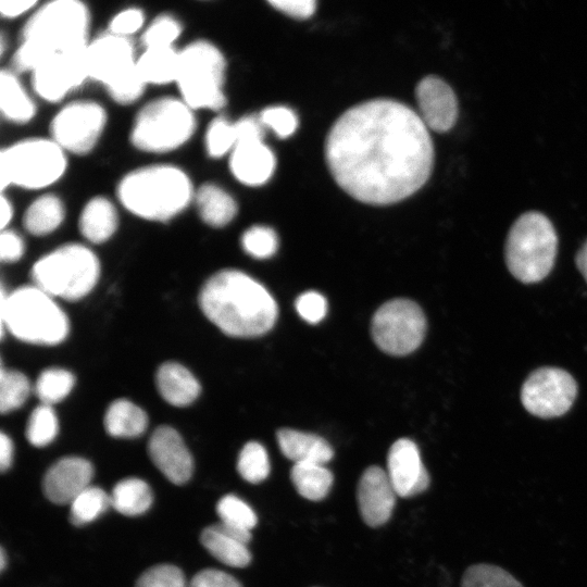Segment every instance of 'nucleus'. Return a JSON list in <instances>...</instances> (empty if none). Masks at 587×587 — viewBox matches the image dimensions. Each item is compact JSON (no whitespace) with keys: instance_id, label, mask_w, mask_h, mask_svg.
<instances>
[{"instance_id":"nucleus-4","label":"nucleus","mask_w":587,"mask_h":587,"mask_svg":"<svg viewBox=\"0 0 587 587\" xmlns=\"http://www.w3.org/2000/svg\"><path fill=\"white\" fill-rule=\"evenodd\" d=\"M196 188L188 173L174 164H150L126 173L116 196L133 215L153 222H167L184 212L195 198Z\"/></svg>"},{"instance_id":"nucleus-14","label":"nucleus","mask_w":587,"mask_h":587,"mask_svg":"<svg viewBox=\"0 0 587 587\" xmlns=\"http://www.w3.org/2000/svg\"><path fill=\"white\" fill-rule=\"evenodd\" d=\"M576 395L575 379L566 371L557 367L534 371L521 389L524 408L544 419L563 415L572 407Z\"/></svg>"},{"instance_id":"nucleus-8","label":"nucleus","mask_w":587,"mask_h":587,"mask_svg":"<svg viewBox=\"0 0 587 587\" xmlns=\"http://www.w3.org/2000/svg\"><path fill=\"white\" fill-rule=\"evenodd\" d=\"M226 60L207 39H197L179 50L176 86L179 98L193 111H220L226 104L224 92Z\"/></svg>"},{"instance_id":"nucleus-27","label":"nucleus","mask_w":587,"mask_h":587,"mask_svg":"<svg viewBox=\"0 0 587 587\" xmlns=\"http://www.w3.org/2000/svg\"><path fill=\"white\" fill-rule=\"evenodd\" d=\"M0 111L2 116L15 124H26L36 115V104L28 95L15 71L0 72Z\"/></svg>"},{"instance_id":"nucleus-51","label":"nucleus","mask_w":587,"mask_h":587,"mask_svg":"<svg viewBox=\"0 0 587 587\" xmlns=\"http://www.w3.org/2000/svg\"><path fill=\"white\" fill-rule=\"evenodd\" d=\"M13 442L11 438L4 434H0V470L5 472L10 469L13 460Z\"/></svg>"},{"instance_id":"nucleus-43","label":"nucleus","mask_w":587,"mask_h":587,"mask_svg":"<svg viewBox=\"0 0 587 587\" xmlns=\"http://www.w3.org/2000/svg\"><path fill=\"white\" fill-rule=\"evenodd\" d=\"M135 587H186V578L179 567L158 564L145 571Z\"/></svg>"},{"instance_id":"nucleus-48","label":"nucleus","mask_w":587,"mask_h":587,"mask_svg":"<svg viewBox=\"0 0 587 587\" xmlns=\"http://www.w3.org/2000/svg\"><path fill=\"white\" fill-rule=\"evenodd\" d=\"M25 251L23 238L12 229L5 228L0 235V259L2 262L18 261Z\"/></svg>"},{"instance_id":"nucleus-21","label":"nucleus","mask_w":587,"mask_h":587,"mask_svg":"<svg viewBox=\"0 0 587 587\" xmlns=\"http://www.w3.org/2000/svg\"><path fill=\"white\" fill-rule=\"evenodd\" d=\"M275 168V157L263 139L240 140L229 154V170L247 186L266 183Z\"/></svg>"},{"instance_id":"nucleus-26","label":"nucleus","mask_w":587,"mask_h":587,"mask_svg":"<svg viewBox=\"0 0 587 587\" xmlns=\"http://www.w3.org/2000/svg\"><path fill=\"white\" fill-rule=\"evenodd\" d=\"M193 202L199 217L211 227H224L237 215L236 200L224 188L214 183H204L196 188Z\"/></svg>"},{"instance_id":"nucleus-28","label":"nucleus","mask_w":587,"mask_h":587,"mask_svg":"<svg viewBox=\"0 0 587 587\" xmlns=\"http://www.w3.org/2000/svg\"><path fill=\"white\" fill-rule=\"evenodd\" d=\"M65 205L55 193L45 192L35 198L23 214L24 228L34 236L51 234L63 223Z\"/></svg>"},{"instance_id":"nucleus-55","label":"nucleus","mask_w":587,"mask_h":587,"mask_svg":"<svg viewBox=\"0 0 587 587\" xmlns=\"http://www.w3.org/2000/svg\"><path fill=\"white\" fill-rule=\"evenodd\" d=\"M4 46H5V41H4L3 35H1V40H0L1 54L4 53Z\"/></svg>"},{"instance_id":"nucleus-49","label":"nucleus","mask_w":587,"mask_h":587,"mask_svg":"<svg viewBox=\"0 0 587 587\" xmlns=\"http://www.w3.org/2000/svg\"><path fill=\"white\" fill-rule=\"evenodd\" d=\"M271 5L280 12L297 18H307L315 11V1L312 0H295V1H268Z\"/></svg>"},{"instance_id":"nucleus-7","label":"nucleus","mask_w":587,"mask_h":587,"mask_svg":"<svg viewBox=\"0 0 587 587\" xmlns=\"http://www.w3.org/2000/svg\"><path fill=\"white\" fill-rule=\"evenodd\" d=\"M558 237L551 221L538 211L520 215L505 241V262L511 274L524 284L544 279L552 270Z\"/></svg>"},{"instance_id":"nucleus-10","label":"nucleus","mask_w":587,"mask_h":587,"mask_svg":"<svg viewBox=\"0 0 587 587\" xmlns=\"http://www.w3.org/2000/svg\"><path fill=\"white\" fill-rule=\"evenodd\" d=\"M197 129L195 111L179 97H160L136 114L129 134L132 145L147 153H167L190 140Z\"/></svg>"},{"instance_id":"nucleus-20","label":"nucleus","mask_w":587,"mask_h":587,"mask_svg":"<svg viewBox=\"0 0 587 587\" xmlns=\"http://www.w3.org/2000/svg\"><path fill=\"white\" fill-rule=\"evenodd\" d=\"M93 476L92 464L80 457H64L53 463L42 479L46 498L55 504L71 503L89 487Z\"/></svg>"},{"instance_id":"nucleus-54","label":"nucleus","mask_w":587,"mask_h":587,"mask_svg":"<svg viewBox=\"0 0 587 587\" xmlns=\"http://www.w3.org/2000/svg\"><path fill=\"white\" fill-rule=\"evenodd\" d=\"M5 552L4 549L1 547L0 549V570L3 571L5 567Z\"/></svg>"},{"instance_id":"nucleus-9","label":"nucleus","mask_w":587,"mask_h":587,"mask_svg":"<svg viewBox=\"0 0 587 587\" xmlns=\"http://www.w3.org/2000/svg\"><path fill=\"white\" fill-rule=\"evenodd\" d=\"M86 62L89 79L103 85L117 104H132L143 95L147 85L137 71V57L129 38L107 32L89 40Z\"/></svg>"},{"instance_id":"nucleus-34","label":"nucleus","mask_w":587,"mask_h":587,"mask_svg":"<svg viewBox=\"0 0 587 587\" xmlns=\"http://www.w3.org/2000/svg\"><path fill=\"white\" fill-rule=\"evenodd\" d=\"M74 385L73 373L61 367H50L38 376L35 392L41 403L52 405L65 399Z\"/></svg>"},{"instance_id":"nucleus-45","label":"nucleus","mask_w":587,"mask_h":587,"mask_svg":"<svg viewBox=\"0 0 587 587\" xmlns=\"http://www.w3.org/2000/svg\"><path fill=\"white\" fill-rule=\"evenodd\" d=\"M145 18V13L140 8H126L110 20L108 32L116 36L129 38L142 28Z\"/></svg>"},{"instance_id":"nucleus-40","label":"nucleus","mask_w":587,"mask_h":587,"mask_svg":"<svg viewBox=\"0 0 587 587\" xmlns=\"http://www.w3.org/2000/svg\"><path fill=\"white\" fill-rule=\"evenodd\" d=\"M461 587H523L510 573L490 564H475L469 567Z\"/></svg>"},{"instance_id":"nucleus-37","label":"nucleus","mask_w":587,"mask_h":587,"mask_svg":"<svg viewBox=\"0 0 587 587\" xmlns=\"http://www.w3.org/2000/svg\"><path fill=\"white\" fill-rule=\"evenodd\" d=\"M237 143L235 122H230L224 115L215 116L207 127L204 147L208 155L218 159L230 154Z\"/></svg>"},{"instance_id":"nucleus-44","label":"nucleus","mask_w":587,"mask_h":587,"mask_svg":"<svg viewBox=\"0 0 587 587\" xmlns=\"http://www.w3.org/2000/svg\"><path fill=\"white\" fill-rule=\"evenodd\" d=\"M259 120L280 138L292 135L298 126L296 114L286 107L266 108L260 113Z\"/></svg>"},{"instance_id":"nucleus-1","label":"nucleus","mask_w":587,"mask_h":587,"mask_svg":"<svg viewBox=\"0 0 587 587\" xmlns=\"http://www.w3.org/2000/svg\"><path fill=\"white\" fill-rule=\"evenodd\" d=\"M327 166L349 196L373 205L399 202L423 187L434 146L419 113L392 99H373L342 113L324 146Z\"/></svg>"},{"instance_id":"nucleus-6","label":"nucleus","mask_w":587,"mask_h":587,"mask_svg":"<svg viewBox=\"0 0 587 587\" xmlns=\"http://www.w3.org/2000/svg\"><path fill=\"white\" fill-rule=\"evenodd\" d=\"M67 153L50 137L17 140L0 151V190L20 187L41 190L60 180L67 168Z\"/></svg>"},{"instance_id":"nucleus-52","label":"nucleus","mask_w":587,"mask_h":587,"mask_svg":"<svg viewBox=\"0 0 587 587\" xmlns=\"http://www.w3.org/2000/svg\"><path fill=\"white\" fill-rule=\"evenodd\" d=\"M0 209H1L0 228L2 230L7 228V226L10 224L14 215V207L11 200L4 195V192H1Z\"/></svg>"},{"instance_id":"nucleus-16","label":"nucleus","mask_w":587,"mask_h":587,"mask_svg":"<svg viewBox=\"0 0 587 587\" xmlns=\"http://www.w3.org/2000/svg\"><path fill=\"white\" fill-rule=\"evenodd\" d=\"M148 453L153 464L173 484L184 485L193 472V459L179 433L161 425L151 434Z\"/></svg>"},{"instance_id":"nucleus-50","label":"nucleus","mask_w":587,"mask_h":587,"mask_svg":"<svg viewBox=\"0 0 587 587\" xmlns=\"http://www.w3.org/2000/svg\"><path fill=\"white\" fill-rule=\"evenodd\" d=\"M39 5L36 0H1L0 14L4 18H15L24 15Z\"/></svg>"},{"instance_id":"nucleus-53","label":"nucleus","mask_w":587,"mask_h":587,"mask_svg":"<svg viewBox=\"0 0 587 587\" xmlns=\"http://www.w3.org/2000/svg\"><path fill=\"white\" fill-rule=\"evenodd\" d=\"M576 265L587 283V240L576 254Z\"/></svg>"},{"instance_id":"nucleus-13","label":"nucleus","mask_w":587,"mask_h":587,"mask_svg":"<svg viewBox=\"0 0 587 587\" xmlns=\"http://www.w3.org/2000/svg\"><path fill=\"white\" fill-rule=\"evenodd\" d=\"M107 122L108 114L101 103L90 99L73 100L52 117L50 138L66 153L86 155L97 146Z\"/></svg>"},{"instance_id":"nucleus-47","label":"nucleus","mask_w":587,"mask_h":587,"mask_svg":"<svg viewBox=\"0 0 587 587\" xmlns=\"http://www.w3.org/2000/svg\"><path fill=\"white\" fill-rule=\"evenodd\" d=\"M189 587H241V585L226 572L205 569L192 577Z\"/></svg>"},{"instance_id":"nucleus-29","label":"nucleus","mask_w":587,"mask_h":587,"mask_svg":"<svg viewBox=\"0 0 587 587\" xmlns=\"http://www.w3.org/2000/svg\"><path fill=\"white\" fill-rule=\"evenodd\" d=\"M136 65L146 85L175 83L179 67V50L174 47L147 48L137 57Z\"/></svg>"},{"instance_id":"nucleus-33","label":"nucleus","mask_w":587,"mask_h":587,"mask_svg":"<svg viewBox=\"0 0 587 587\" xmlns=\"http://www.w3.org/2000/svg\"><path fill=\"white\" fill-rule=\"evenodd\" d=\"M70 521L83 526L97 520L111 505L110 495L98 486L84 489L71 503Z\"/></svg>"},{"instance_id":"nucleus-36","label":"nucleus","mask_w":587,"mask_h":587,"mask_svg":"<svg viewBox=\"0 0 587 587\" xmlns=\"http://www.w3.org/2000/svg\"><path fill=\"white\" fill-rule=\"evenodd\" d=\"M59 432L58 416L52 405L40 403L29 415L26 438L35 447L51 444Z\"/></svg>"},{"instance_id":"nucleus-23","label":"nucleus","mask_w":587,"mask_h":587,"mask_svg":"<svg viewBox=\"0 0 587 587\" xmlns=\"http://www.w3.org/2000/svg\"><path fill=\"white\" fill-rule=\"evenodd\" d=\"M118 227V214L113 202L104 196L90 198L78 217L82 236L91 243L108 241Z\"/></svg>"},{"instance_id":"nucleus-2","label":"nucleus","mask_w":587,"mask_h":587,"mask_svg":"<svg viewBox=\"0 0 587 587\" xmlns=\"http://www.w3.org/2000/svg\"><path fill=\"white\" fill-rule=\"evenodd\" d=\"M199 305L223 333L255 337L267 333L277 319V304L260 283L237 270L212 275L199 294Z\"/></svg>"},{"instance_id":"nucleus-3","label":"nucleus","mask_w":587,"mask_h":587,"mask_svg":"<svg viewBox=\"0 0 587 587\" xmlns=\"http://www.w3.org/2000/svg\"><path fill=\"white\" fill-rule=\"evenodd\" d=\"M91 15L79 0H52L38 5L22 29L12 55L13 70L32 73L55 53L87 46Z\"/></svg>"},{"instance_id":"nucleus-5","label":"nucleus","mask_w":587,"mask_h":587,"mask_svg":"<svg viewBox=\"0 0 587 587\" xmlns=\"http://www.w3.org/2000/svg\"><path fill=\"white\" fill-rule=\"evenodd\" d=\"M1 337L5 328L17 339L43 346L62 342L68 335V319L49 294L23 286L0 292Z\"/></svg>"},{"instance_id":"nucleus-38","label":"nucleus","mask_w":587,"mask_h":587,"mask_svg":"<svg viewBox=\"0 0 587 587\" xmlns=\"http://www.w3.org/2000/svg\"><path fill=\"white\" fill-rule=\"evenodd\" d=\"M237 471L251 484H259L268 476L270 460L262 444L249 441L242 447L237 460Z\"/></svg>"},{"instance_id":"nucleus-32","label":"nucleus","mask_w":587,"mask_h":587,"mask_svg":"<svg viewBox=\"0 0 587 587\" xmlns=\"http://www.w3.org/2000/svg\"><path fill=\"white\" fill-rule=\"evenodd\" d=\"M290 479L301 497L320 501L328 495L334 477L324 464L298 463L291 467Z\"/></svg>"},{"instance_id":"nucleus-42","label":"nucleus","mask_w":587,"mask_h":587,"mask_svg":"<svg viewBox=\"0 0 587 587\" xmlns=\"http://www.w3.org/2000/svg\"><path fill=\"white\" fill-rule=\"evenodd\" d=\"M241 245L243 250L251 257L267 259L276 252L278 238L271 227L255 225L242 234Z\"/></svg>"},{"instance_id":"nucleus-39","label":"nucleus","mask_w":587,"mask_h":587,"mask_svg":"<svg viewBox=\"0 0 587 587\" xmlns=\"http://www.w3.org/2000/svg\"><path fill=\"white\" fill-rule=\"evenodd\" d=\"M183 32L182 23L168 13H163L146 27L141 35V43L147 48L174 47Z\"/></svg>"},{"instance_id":"nucleus-15","label":"nucleus","mask_w":587,"mask_h":587,"mask_svg":"<svg viewBox=\"0 0 587 587\" xmlns=\"http://www.w3.org/2000/svg\"><path fill=\"white\" fill-rule=\"evenodd\" d=\"M86 48L65 50L47 59L32 73V87L47 102L62 101L89 79Z\"/></svg>"},{"instance_id":"nucleus-30","label":"nucleus","mask_w":587,"mask_h":587,"mask_svg":"<svg viewBox=\"0 0 587 587\" xmlns=\"http://www.w3.org/2000/svg\"><path fill=\"white\" fill-rule=\"evenodd\" d=\"M107 433L116 438H136L141 436L148 426L146 412L127 399L113 401L103 419Z\"/></svg>"},{"instance_id":"nucleus-22","label":"nucleus","mask_w":587,"mask_h":587,"mask_svg":"<svg viewBox=\"0 0 587 587\" xmlns=\"http://www.w3.org/2000/svg\"><path fill=\"white\" fill-rule=\"evenodd\" d=\"M250 539V530L221 522L205 527L200 535V541L209 553L233 567H245L250 563L251 553L247 547Z\"/></svg>"},{"instance_id":"nucleus-24","label":"nucleus","mask_w":587,"mask_h":587,"mask_svg":"<svg viewBox=\"0 0 587 587\" xmlns=\"http://www.w3.org/2000/svg\"><path fill=\"white\" fill-rule=\"evenodd\" d=\"M276 438L282 453L295 464H325L334 457L332 446L315 434L282 428L277 432Z\"/></svg>"},{"instance_id":"nucleus-41","label":"nucleus","mask_w":587,"mask_h":587,"mask_svg":"<svg viewBox=\"0 0 587 587\" xmlns=\"http://www.w3.org/2000/svg\"><path fill=\"white\" fill-rule=\"evenodd\" d=\"M221 523L251 530L258 523L254 511L236 495H225L216 504Z\"/></svg>"},{"instance_id":"nucleus-18","label":"nucleus","mask_w":587,"mask_h":587,"mask_svg":"<svg viewBox=\"0 0 587 587\" xmlns=\"http://www.w3.org/2000/svg\"><path fill=\"white\" fill-rule=\"evenodd\" d=\"M419 115L428 129L444 133L455 123L458 99L448 83L435 75L420 80L415 89Z\"/></svg>"},{"instance_id":"nucleus-46","label":"nucleus","mask_w":587,"mask_h":587,"mask_svg":"<svg viewBox=\"0 0 587 587\" xmlns=\"http://www.w3.org/2000/svg\"><path fill=\"white\" fill-rule=\"evenodd\" d=\"M298 314L307 322L315 324L322 321L327 312V302L324 296L316 291L301 294L296 300Z\"/></svg>"},{"instance_id":"nucleus-11","label":"nucleus","mask_w":587,"mask_h":587,"mask_svg":"<svg viewBox=\"0 0 587 587\" xmlns=\"http://www.w3.org/2000/svg\"><path fill=\"white\" fill-rule=\"evenodd\" d=\"M100 275V262L85 245L68 242L42 255L32 268L34 285L70 301L87 296Z\"/></svg>"},{"instance_id":"nucleus-17","label":"nucleus","mask_w":587,"mask_h":587,"mask_svg":"<svg viewBox=\"0 0 587 587\" xmlns=\"http://www.w3.org/2000/svg\"><path fill=\"white\" fill-rule=\"evenodd\" d=\"M386 472L397 495L402 498L416 496L429 485V475L419 448L408 438H400L391 445Z\"/></svg>"},{"instance_id":"nucleus-19","label":"nucleus","mask_w":587,"mask_h":587,"mask_svg":"<svg viewBox=\"0 0 587 587\" xmlns=\"http://www.w3.org/2000/svg\"><path fill=\"white\" fill-rule=\"evenodd\" d=\"M397 492L387 472L379 466H369L361 475L357 499L360 514L371 527L385 524L391 516Z\"/></svg>"},{"instance_id":"nucleus-31","label":"nucleus","mask_w":587,"mask_h":587,"mask_svg":"<svg viewBox=\"0 0 587 587\" xmlns=\"http://www.w3.org/2000/svg\"><path fill=\"white\" fill-rule=\"evenodd\" d=\"M111 505L121 514L137 516L147 512L153 501L150 486L137 477L120 480L110 495Z\"/></svg>"},{"instance_id":"nucleus-25","label":"nucleus","mask_w":587,"mask_h":587,"mask_svg":"<svg viewBox=\"0 0 587 587\" xmlns=\"http://www.w3.org/2000/svg\"><path fill=\"white\" fill-rule=\"evenodd\" d=\"M157 387L161 397L174 407L191 404L201 391L195 375L177 362H165L157 372Z\"/></svg>"},{"instance_id":"nucleus-12","label":"nucleus","mask_w":587,"mask_h":587,"mask_svg":"<svg viewBox=\"0 0 587 587\" xmlns=\"http://www.w3.org/2000/svg\"><path fill=\"white\" fill-rule=\"evenodd\" d=\"M371 332L379 349L388 354L404 355L416 350L422 344L426 319L414 301L392 299L375 312Z\"/></svg>"},{"instance_id":"nucleus-35","label":"nucleus","mask_w":587,"mask_h":587,"mask_svg":"<svg viewBox=\"0 0 587 587\" xmlns=\"http://www.w3.org/2000/svg\"><path fill=\"white\" fill-rule=\"evenodd\" d=\"M30 392V383L25 374L15 370L0 371V411L9 413L21 408Z\"/></svg>"}]
</instances>
